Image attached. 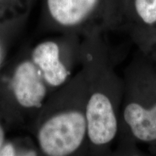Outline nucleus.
Returning a JSON list of instances; mask_svg holds the SVG:
<instances>
[{"label": "nucleus", "instance_id": "1a4fd4ad", "mask_svg": "<svg viewBox=\"0 0 156 156\" xmlns=\"http://www.w3.org/2000/svg\"><path fill=\"white\" fill-rule=\"evenodd\" d=\"M137 48L138 51L153 62L156 68V35L142 41Z\"/></svg>", "mask_w": 156, "mask_h": 156}, {"label": "nucleus", "instance_id": "f03ea898", "mask_svg": "<svg viewBox=\"0 0 156 156\" xmlns=\"http://www.w3.org/2000/svg\"><path fill=\"white\" fill-rule=\"evenodd\" d=\"M117 153H140L138 144L156 155V68L140 51L126 66Z\"/></svg>", "mask_w": 156, "mask_h": 156}, {"label": "nucleus", "instance_id": "7ed1b4c3", "mask_svg": "<svg viewBox=\"0 0 156 156\" xmlns=\"http://www.w3.org/2000/svg\"><path fill=\"white\" fill-rule=\"evenodd\" d=\"M124 0H45L48 21L87 37L121 30Z\"/></svg>", "mask_w": 156, "mask_h": 156}, {"label": "nucleus", "instance_id": "39448f33", "mask_svg": "<svg viewBox=\"0 0 156 156\" xmlns=\"http://www.w3.org/2000/svg\"><path fill=\"white\" fill-rule=\"evenodd\" d=\"M121 30L136 46L156 35V0H124Z\"/></svg>", "mask_w": 156, "mask_h": 156}, {"label": "nucleus", "instance_id": "0eeeda50", "mask_svg": "<svg viewBox=\"0 0 156 156\" xmlns=\"http://www.w3.org/2000/svg\"><path fill=\"white\" fill-rule=\"evenodd\" d=\"M33 59L48 85L61 86L69 79L70 71L60 58V49L56 43L46 41L38 45L33 52Z\"/></svg>", "mask_w": 156, "mask_h": 156}, {"label": "nucleus", "instance_id": "423d86ee", "mask_svg": "<svg viewBox=\"0 0 156 156\" xmlns=\"http://www.w3.org/2000/svg\"><path fill=\"white\" fill-rule=\"evenodd\" d=\"M12 87L17 102L25 108L39 107L46 94L41 73L30 62L21 63L15 70Z\"/></svg>", "mask_w": 156, "mask_h": 156}, {"label": "nucleus", "instance_id": "9d476101", "mask_svg": "<svg viewBox=\"0 0 156 156\" xmlns=\"http://www.w3.org/2000/svg\"><path fill=\"white\" fill-rule=\"evenodd\" d=\"M4 140H5V132H4L3 129L0 126V149L3 145Z\"/></svg>", "mask_w": 156, "mask_h": 156}, {"label": "nucleus", "instance_id": "6e6552de", "mask_svg": "<svg viewBox=\"0 0 156 156\" xmlns=\"http://www.w3.org/2000/svg\"><path fill=\"white\" fill-rule=\"evenodd\" d=\"M30 0H0V21L13 20L22 15Z\"/></svg>", "mask_w": 156, "mask_h": 156}, {"label": "nucleus", "instance_id": "f257e3e1", "mask_svg": "<svg viewBox=\"0 0 156 156\" xmlns=\"http://www.w3.org/2000/svg\"><path fill=\"white\" fill-rule=\"evenodd\" d=\"M92 38L94 52L88 60L91 85L85 107L87 140L98 153L111 155L119 133L124 81L115 71L114 56L102 35Z\"/></svg>", "mask_w": 156, "mask_h": 156}, {"label": "nucleus", "instance_id": "20e7f679", "mask_svg": "<svg viewBox=\"0 0 156 156\" xmlns=\"http://www.w3.org/2000/svg\"><path fill=\"white\" fill-rule=\"evenodd\" d=\"M85 107H72L56 113L38 132L41 149L47 155L67 156L76 153L88 142Z\"/></svg>", "mask_w": 156, "mask_h": 156}]
</instances>
